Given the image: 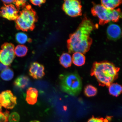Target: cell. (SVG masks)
<instances>
[{
	"label": "cell",
	"mask_w": 122,
	"mask_h": 122,
	"mask_svg": "<svg viewBox=\"0 0 122 122\" xmlns=\"http://www.w3.org/2000/svg\"><path fill=\"white\" fill-rule=\"evenodd\" d=\"M0 104L7 109H11L17 104V98L10 90L2 92L0 94Z\"/></svg>",
	"instance_id": "8"
},
{
	"label": "cell",
	"mask_w": 122,
	"mask_h": 122,
	"mask_svg": "<svg viewBox=\"0 0 122 122\" xmlns=\"http://www.w3.org/2000/svg\"><path fill=\"white\" fill-rule=\"evenodd\" d=\"M9 115V112L7 111L4 113L0 111V122H8Z\"/></svg>",
	"instance_id": "24"
},
{
	"label": "cell",
	"mask_w": 122,
	"mask_h": 122,
	"mask_svg": "<svg viewBox=\"0 0 122 122\" xmlns=\"http://www.w3.org/2000/svg\"><path fill=\"white\" fill-rule=\"evenodd\" d=\"M96 27L90 19L86 16L84 17L77 29L70 35L67 41L69 53L84 54L89 51L93 41L90 35Z\"/></svg>",
	"instance_id": "1"
},
{
	"label": "cell",
	"mask_w": 122,
	"mask_h": 122,
	"mask_svg": "<svg viewBox=\"0 0 122 122\" xmlns=\"http://www.w3.org/2000/svg\"><path fill=\"white\" fill-rule=\"evenodd\" d=\"M1 110H2V106H1L0 104V111H1Z\"/></svg>",
	"instance_id": "30"
},
{
	"label": "cell",
	"mask_w": 122,
	"mask_h": 122,
	"mask_svg": "<svg viewBox=\"0 0 122 122\" xmlns=\"http://www.w3.org/2000/svg\"><path fill=\"white\" fill-rule=\"evenodd\" d=\"M1 78L4 81H9L12 80L14 76V73L10 68H7L2 71L0 75Z\"/></svg>",
	"instance_id": "19"
},
{
	"label": "cell",
	"mask_w": 122,
	"mask_h": 122,
	"mask_svg": "<svg viewBox=\"0 0 122 122\" xmlns=\"http://www.w3.org/2000/svg\"><path fill=\"white\" fill-rule=\"evenodd\" d=\"M85 56L82 53L76 52L73 55L72 62L76 66H80L83 65L85 63Z\"/></svg>",
	"instance_id": "14"
},
{
	"label": "cell",
	"mask_w": 122,
	"mask_h": 122,
	"mask_svg": "<svg viewBox=\"0 0 122 122\" xmlns=\"http://www.w3.org/2000/svg\"><path fill=\"white\" fill-rule=\"evenodd\" d=\"M87 122H108L107 120L102 118H97L93 117L88 120Z\"/></svg>",
	"instance_id": "25"
},
{
	"label": "cell",
	"mask_w": 122,
	"mask_h": 122,
	"mask_svg": "<svg viewBox=\"0 0 122 122\" xmlns=\"http://www.w3.org/2000/svg\"><path fill=\"white\" fill-rule=\"evenodd\" d=\"M17 9L13 4H5L0 10V16L10 20H16L19 16Z\"/></svg>",
	"instance_id": "9"
},
{
	"label": "cell",
	"mask_w": 122,
	"mask_h": 122,
	"mask_svg": "<svg viewBox=\"0 0 122 122\" xmlns=\"http://www.w3.org/2000/svg\"><path fill=\"white\" fill-rule=\"evenodd\" d=\"M121 29L119 26L113 23L109 24L107 30V35L108 39L116 41L121 37Z\"/></svg>",
	"instance_id": "11"
},
{
	"label": "cell",
	"mask_w": 122,
	"mask_h": 122,
	"mask_svg": "<svg viewBox=\"0 0 122 122\" xmlns=\"http://www.w3.org/2000/svg\"><path fill=\"white\" fill-rule=\"evenodd\" d=\"M26 1L25 0H14L13 3L15 5L18 10L21 8H24L27 5Z\"/></svg>",
	"instance_id": "23"
},
{
	"label": "cell",
	"mask_w": 122,
	"mask_h": 122,
	"mask_svg": "<svg viewBox=\"0 0 122 122\" xmlns=\"http://www.w3.org/2000/svg\"><path fill=\"white\" fill-rule=\"evenodd\" d=\"M20 117L17 112H14L10 114L8 118L9 122H19Z\"/></svg>",
	"instance_id": "22"
},
{
	"label": "cell",
	"mask_w": 122,
	"mask_h": 122,
	"mask_svg": "<svg viewBox=\"0 0 122 122\" xmlns=\"http://www.w3.org/2000/svg\"><path fill=\"white\" fill-rule=\"evenodd\" d=\"M37 16L31 6L27 5L20 12L16 20L17 29L23 31L32 30L35 27V24L37 21Z\"/></svg>",
	"instance_id": "5"
},
{
	"label": "cell",
	"mask_w": 122,
	"mask_h": 122,
	"mask_svg": "<svg viewBox=\"0 0 122 122\" xmlns=\"http://www.w3.org/2000/svg\"><path fill=\"white\" fill-rule=\"evenodd\" d=\"M111 95L117 97L122 93V86L118 83H112L109 86Z\"/></svg>",
	"instance_id": "17"
},
{
	"label": "cell",
	"mask_w": 122,
	"mask_h": 122,
	"mask_svg": "<svg viewBox=\"0 0 122 122\" xmlns=\"http://www.w3.org/2000/svg\"><path fill=\"white\" fill-rule=\"evenodd\" d=\"M59 62L62 66L65 68H68L71 66L72 59L70 55L67 53H64L59 59Z\"/></svg>",
	"instance_id": "15"
},
{
	"label": "cell",
	"mask_w": 122,
	"mask_h": 122,
	"mask_svg": "<svg viewBox=\"0 0 122 122\" xmlns=\"http://www.w3.org/2000/svg\"><path fill=\"white\" fill-rule=\"evenodd\" d=\"M7 68V66L2 64H0V70L1 71H3Z\"/></svg>",
	"instance_id": "27"
},
{
	"label": "cell",
	"mask_w": 122,
	"mask_h": 122,
	"mask_svg": "<svg viewBox=\"0 0 122 122\" xmlns=\"http://www.w3.org/2000/svg\"><path fill=\"white\" fill-rule=\"evenodd\" d=\"M2 1L4 4H11L12 3H13L14 0H2Z\"/></svg>",
	"instance_id": "28"
},
{
	"label": "cell",
	"mask_w": 122,
	"mask_h": 122,
	"mask_svg": "<svg viewBox=\"0 0 122 122\" xmlns=\"http://www.w3.org/2000/svg\"><path fill=\"white\" fill-rule=\"evenodd\" d=\"M59 80L62 91L74 97L80 94L82 88V81L77 71L61 74L59 76Z\"/></svg>",
	"instance_id": "3"
},
{
	"label": "cell",
	"mask_w": 122,
	"mask_h": 122,
	"mask_svg": "<svg viewBox=\"0 0 122 122\" xmlns=\"http://www.w3.org/2000/svg\"><path fill=\"white\" fill-rule=\"evenodd\" d=\"M102 5L110 10H114L122 4L121 0H103L101 1Z\"/></svg>",
	"instance_id": "16"
},
{
	"label": "cell",
	"mask_w": 122,
	"mask_h": 122,
	"mask_svg": "<svg viewBox=\"0 0 122 122\" xmlns=\"http://www.w3.org/2000/svg\"><path fill=\"white\" fill-rule=\"evenodd\" d=\"M91 12L93 16L98 18L100 25H105L111 21L117 22L120 19H122V12L120 9L110 10L101 4H97L94 3Z\"/></svg>",
	"instance_id": "4"
},
{
	"label": "cell",
	"mask_w": 122,
	"mask_h": 122,
	"mask_svg": "<svg viewBox=\"0 0 122 122\" xmlns=\"http://www.w3.org/2000/svg\"><path fill=\"white\" fill-rule=\"evenodd\" d=\"M16 39L17 41L19 44H24L27 41H29L27 35L23 33L19 32L17 33L16 36Z\"/></svg>",
	"instance_id": "21"
},
{
	"label": "cell",
	"mask_w": 122,
	"mask_h": 122,
	"mask_svg": "<svg viewBox=\"0 0 122 122\" xmlns=\"http://www.w3.org/2000/svg\"><path fill=\"white\" fill-rule=\"evenodd\" d=\"M15 46L10 43H5L0 50V63L5 66H10L15 57Z\"/></svg>",
	"instance_id": "6"
},
{
	"label": "cell",
	"mask_w": 122,
	"mask_h": 122,
	"mask_svg": "<svg viewBox=\"0 0 122 122\" xmlns=\"http://www.w3.org/2000/svg\"><path fill=\"white\" fill-rule=\"evenodd\" d=\"M30 122H41L37 120H33V121H31Z\"/></svg>",
	"instance_id": "29"
},
{
	"label": "cell",
	"mask_w": 122,
	"mask_h": 122,
	"mask_svg": "<svg viewBox=\"0 0 122 122\" xmlns=\"http://www.w3.org/2000/svg\"><path fill=\"white\" fill-rule=\"evenodd\" d=\"M31 3L34 5L36 6H39L46 2L45 0H31L30 1Z\"/></svg>",
	"instance_id": "26"
},
{
	"label": "cell",
	"mask_w": 122,
	"mask_h": 122,
	"mask_svg": "<svg viewBox=\"0 0 122 122\" xmlns=\"http://www.w3.org/2000/svg\"><path fill=\"white\" fill-rule=\"evenodd\" d=\"M30 83V79L27 76L21 75L18 77L14 81L15 86L20 89H24L28 86Z\"/></svg>",
	"instance_id": "13"
},
{
	"label": "cell",
	"mask_w": 122,
	"mask_h": 122,
	"mask_svg": "<svg viewBox=\"0 0 122 122\" xmlns=\"http://www.w3.org/2000/svg\"><path fill=\"white\" fill-rule=\"evenodd\" d=\"M119 70L110 62H96L93 64L91 75L96 77L100 86L109 87L118 78Z\"/></svg>",
	"instance_id": "2"
},
{
	"label": "cell",
	"mask_w": 122,
	"mask_h": 122,
	"mask_svg": "<svg viewBox=\"0 0 122 122\" xmlns=\"http://www.w3.org/2000/svg\"><path fill=\"white\" fill-rule=\"evenodd\" d=\"M38 96V91L36 88L30 87L26 91L25 100L28 104L33 105L37 102Z\"/></svg>",
	"instance_id": "12"
},
{
	"label": "cell",
	"mask_w": 122,
	"mask_h": 122,
	"mask_svg": "<svg viewBox=\"0 0 122 122\" xmlns=\"http://www.w3.org/2000/svg\"><path fill=\"white\" fill-rule=\"evenodd\" d=\"M82 6L81 1L76 0H66L64 1L62 9L67 15L72 17L82 15Z\"/></svg>",
	"instance_id": "7"
},
{
	"label": "cell",
	"mask_w": 122,
	"mask_h": 122,
	"mask_svg": "<svg viewBox=\"0 0 122 122\" xmlns=\"http://www.w3.org/2000/svg\"><path fill=\"white\" fill-rule=\"evenodd\" d=\"M97 93V88L91 85H88L85 88L84 93L88 97H94Z\"/></svg>",
	"instance_id": "20"
},
{
	"label": "cell",
	"mask_w": 122,
	"mask_h": 122,
	"mask_svg": "<svg viewBox=\"0 0 122 122\" xmlns=\"http://www.w3.org/2000/svg\"><path fill=\"white\" fill-rule=\"evenodd\" d=\"M28 51L27 47L23 45H18L15 48V53L18 57H23L26 55Z\"/></svg>",
	"instance_id": "18"
},
{
	"label": "cell",
	"mask_w": 122,
	"mask_h": 122,
	"mask_svg": "<svg viewBox=\"0 0 122 122\" xmlns=\"http://www.w3.org/2000/svg\"><path fill=\"white\" fill-rule=\"evenodd\" d=\"M44 66L37 62H34L30 65L29 74L33 78L36 80L41 79L45 75Z\"/></svg>",
	"instance_id": "10"
}]
</instances>
